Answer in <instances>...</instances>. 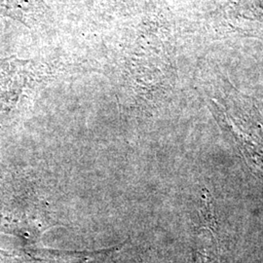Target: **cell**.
Wrapping results in <instances>:
<instances>
[{"mask_svg":"<svg viewBox=\"0 0 263 263\" xmlns=\"http://www.w3.org/2000/svg\"><path fill=\"white\" fill-rule=\"evenodd\" d=\"M226 124V123H224ZM226 129L232 133L236 144L239 146L248 165L263 179V132L258 127L229 126Z\"/></svg>","mask_w":263,"mask_h":263,"instance_id":"1","label":"cell"},{"mask_svg":"<svg viewBox=\"0 0 263 263\" xmlns=\"http://www.w3.org/2000/svg\"><path fill=\"white\" fill-rule=\"evenodd\" d=\"M232 6L241 18L263 24V0H232Z\"/></svg>","mask_w":263,"mask_h":263,"instance_id":"2","label":"cell"}]
</instances>
